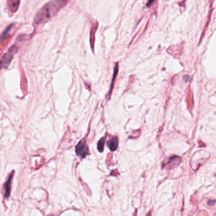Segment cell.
I'll return each mask as SVG.
<instances>
[{"instance_id": "2", "label": "cell", "mask_w": 216, "mask_h": 216, "mask_svg": "<svg viewBox=\"0 0 216 216\" xmlns=\"http://www.w3.org/2000/svg\"><path fill=\"white\" fill-rule=\"evenodd\" d=\"M18 51V48L16 46L13 45L11 46L8 52L5 53L2 59H0V70L2 69V68H7L10 65V63L12 62V59H13L14 55L17 53Z\"/></svg>"}, {"instance_id": "9", "label": "cell", "mask_w": 216, "mask_h": 216, "mask_svg": "<svg viewBox=\"0 0 216 216\" xmlns=\"http://www.w3.org/2000/svg\"><path fill=\"white\" fill-rule=\"evenodd\" d=\"M107 146L109 149L112 151H115L116 150L118 146V139L117 137H115L110 140L107 141Z\"/></svg>"}, {"instance_id": "7", "label": "cell", "mask_w": 216, "mask_h": 216, "mask_svg": "<svg viewBox=\"0 0 216 216\" xmlns=\"http://www.w3.org/2000/svg\"><path fill=\"white\" fill-rule=\"evenodd\" d=\"M97 27H98V23L97 22L95 21L94 23H92L90 28V43L91 48L93 50H94V43H95V34L97 31Z\"/></svg>"}, {"instance_id": "10", "label": "cell", "mask_w": 216, "mask_h": 216, "mask_svg": "<svg viewBox=\"0 0 216 216\" xmlns=\"http://www.w3.org/2000/svg\"><path fill=\"white\" fill-rule=\"evenodd\" d=\"M118 64L116 63V64L115 65V72H114V76H113V80H112V82H111V88H110V90L109 92V94H110V95L111 94V92H112V90H113V85H114V82H115V80L116 79V75H117V74H118Z\"/></svg>"}, {"instance_id": "5", "label": "cell", "mask_w": 216, "mask_h": 216, "mask_svg": "<svg viewBox=\"0 0 216 216\" xmlns=\"http://www.w3.org/2000/svg\"><path fill=\"white\" fill-rule=\"evenodd\" d=\"M13 25H14L13 23L9 25L7 27V28L5 30V31L3 32L2 35H1V37H0V49H1L4 46L7 41L8 39V38L10 37V32L11 31Z\"/></svg>"}, {"instance_id": "11", "label": "cell", "mask_w": 216, "mask_h": 216, "mask_svg": "<svg viewBox=\"0 0 216 216\" xmlns=\"http://www.w3.org/2000/svg\"><path fill=\"white\" fill-rule=\"evenodd\" d=\"M105 137H102L98 141L97 149H98V151L100 152H102L103 151V150H104V143H105Z\"/></svg>"}, {"instance_id": "4", "label": "cell", "mask_w": 216, "mask_h": 216, "mask_svg": "<svg viewBox=\"0 0 216 216\" xmlns=\"http://www.w3.org/2000/svg\"><path fill=\"white\" fill-rule=\"evenodd\" d=\"M15 174V171H12L8 176L7 182L4 183V197L5 198H8L10 197L11 193V189H12V179L13 177Z\"/></svg>"}, {"instance_id": "15", "label": "cell", "mask_w": 216, "mask_h": 216, "mask_svg": "<svg viewBox=\"0 0 216 216\" xmlns=\"http://www.w3.org/2000/svg\"><path fill=\"white\" fill-rule=\"evenodd\" d=\"M49 216H54V215H49Z\"/></svg>"}, {"instance_id": "13", "label": "cell", "mask_w": 216, "mask_h": 216, "mask_svg": "<svg viewBox=\"0 0 216 216\" xmlns=\"http://www.w3.org/2000/svg\"><path fill=\"white\" fill-rule=\"evenodd\" d=\"M216 202V200H209L208 202V205H213Z\"/></svg>"}, {"instance_id": "8", "label": "cell", "mask_w": 216, "mask_h": 216, "mask_svg": "<svg viewBox=\"0 0 216 216\" xmlns=\"http://www.w3.org/2000/svg\"><path fill=\"white\" fill-rule=\"evenodd\" d=\"M20 0H8V7L10 12L12 13H15L18 9Z\"/></svg>"}, {"instance_id": "12", "label": "cell", "mask_w": 216, "mask_h": 216, "mask_svg": "<svg viewBox=\"0 0 216 216\" xmlns=\"http://www.w3.org/2000/svg\"><path fill=\"white\" fill-rule=\"evenodd\" d=\"M154 1H155V0H148V2H147V4H146V6H147V7H151V5L153 4V3L154 2Z\"/></svg>"}, {"instance_id": "1", "label": "cell", "mask_w": 216, "mask_h": 216, "mask_svg": "<svg viewBox=\"0 0 216 216\" xmlns=\"http://www.w3.org/2000/svg\"><path fill=\"white\" fill-rule=\"evenodd\" d=\"M68 0H53L44 5L35 14L34 22L35 24L45 23L54 16L63 8Z\"/></svg>"}, {"instance_id": "3", "label": "cell", "mask_w": 216, "mask_h": 216, "mask_svg": "<svg viewBox=\"0 0 216 216\" xmlns=\"http://www.w3.org/2000/svg\"><path fill=\"white\" fill-rule=\"evenodd\" d=\"M75 152L82 159L85 158L89 154V149L85 140H81L77 144V146L75 148Z\"/></svg>"}, {"instance_id": "14", "label": "cell", "mask_w": 216, "mask_h": 216, "mask_svg": "<svg viewBox=\"0 0 216 216\" xmlns=\"http://www.w3.org/2000/svg\"><path fill=\"white\" fill-rule=\"evenodd\" d=\"M146 216H152V215H151V211H149V213L147 214Z\"/></svg>"}, {"instance_id": "6", "label": "cell", "mask_w": 216, "mask_h": 216, "mask_svg": "<svg viewBox=\"0 0 216 216\" xmlns=\"http://www.w3.org/2000/svg\"><path fill=\"white\" fill-rule=\"evenodd\" d=\"M210 1V7H209V11H208V15L207 16V22L205 23V26L204 27V28H203V32L202 33V35H201V38H200V42L202 41L203 37L205 35V33L206 32V30L207 28H208V25L210 22V20H211V17H212V12H213V3L214 2L215 0H209Z\"/></svg>"}]
</instances>
